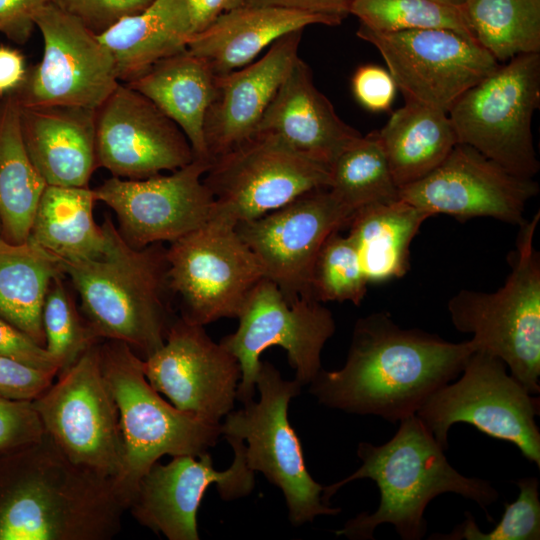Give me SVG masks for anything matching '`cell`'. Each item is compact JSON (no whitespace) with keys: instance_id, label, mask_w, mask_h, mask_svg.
Masks as SVG:
<instances>
[{"instance_id":"obj_1","label":"cell","mask_w":540,"mask_h":540,"mask_svg":"<svg viewBox=\"0 0 540 540\" xmlns=\"http://www.w3.org/2000/svg\"><path fill=\"white\" fill-rule=\"evenodd\" d=\"M475 351L471 339L449 342L372 313L357 320L344 366L321 369L309 392L328 408L396 423L456 379Z\"/></svg>"},{"instance_id":"obj_2","label":"cell","mask_w":540,"mask_h":540,"mask_svg":"<svg viewBox=\"0 0 540 540\" xmlns=\"http://www.w3.org/2000/svg\"><path fill=\"white\" fill-rule=\"evenodd\" d=\"M125 511L113 479L71 462L46 433L0 455V540H109Z\"/></svg>"},{"instance_id":"obj_3","label":"cell","mask_w":540,"mask_h":540,"mask_svg":"<svg viewBox=\"0 0 540 540\" xmlns=\"http://www.w3.org/2000/svg\"><path fill=\"white\" fill-rule=\"evenodd\" d=\"M357 456L362 465L348 477L323 487L322 500L330 504L342 486L368 478L379 488L380 503L373 513L362 512L349 519L335 531L337 536L374 539L375 529L388 523L403 540H420L427 531L425 509L440 494H459L485 511L499 497L490 482L466 477L453 468L417 415L401 420L395 435L382 445L360 442Z\"/></svg>"},{"instance_id":"obj_4","label":"cell","mask_w":540,"mask_h":540,"mask_svg":"<svg viewBox=\"0 0 540 540\" xmlns=\"http://www.w3.org/2000/svg\"><path fill=\"white\" fill-rule=\"evenodd\" d=\"M102 225L108 241L102 257L60 265L95 334L125 342L145 359L164 344L175 319L168 300L166 247L130 246L108 215Z\"/></svg>"},{"instance_id":"obj_5","label":"cell","mask_w":540,"mask_h":540,"mask_svg":"<svg viewBox=\"0 0 540 540\" xmlns=\"http://www.w3.org/2000/svg\"><path fill=\"white\" fill-rule=\"evenodd\" d=\"M99 356L119 412L123 456L114 483L128 510L140 480L162 456L198 457L216 444L221 429L161 398L145 377L143 359L127 343L103 340Z\"/></svg>"},{"instance_id":"obj_6","label":"cell","mask_w":540,"mask_h":540,"mask_svg":"<svg viewBox=\"0 0 540 540\" xmlns=\"http://www.w3.org/2000/svg\"><path fill=\"white\" fill-rule=\"evenodd\" d=\"M540 213L520 226L511 272L494 292L463 289L448 302L451 321L471 333L477 350L501 359L533 395L540 392V255L534 236Z\"/></svg>"},{"instance_id":"obj_7","label":"cell","mask_w":540,"mask_h":540,"mask_svg":"<svg viewBox=\"0 0 540 540\" xmlns=\"http://www.w3.org/2000/svg\"><path fill=\"white\" fill-rule=\"evenodd\" d=\"M256 387L259 400L230 411L220 423L221 435L247 442L248 467L280 488L292 525L312 522L320 515L338 514L340 508L323 502L324 486L307 470L300 440L289 422V403L300 394L302 385L295 379L285 380L273 364L263 361Z\"/></svg>"},{"instance_id":"obj_8","label":"cell","mask_w":540,"mask_h":540,"mask_svg":"<svg viewBox=\"0 0 540 540\" xmlns=\"http://www.w3.org/2000/svg\"><path fill=\"white\" fill-rule=\"evenodd\" d=\"M539 104L540 53L522 54L468 89L448 116L458 143L518 176L534 178L540 163L531 126Z\"/></svg>"},{"instance_id":"obj_9","label":"cell","mask_w":540,"mask_h":540,"mask_svg":"<svg viewBox=\"0 0 540 540\" xmlns=\"http://www.w3.org/2000/svg\"><path fill=\"white\" fill-rule=\"evenodd\" d=\"M461 377L436 391L416 415L445 450L448 432L456 423H467L480 432L515 445L540 467L539 397L508 374L496 356L477 350L468 359Z\"/></svg>"},{"instance_id":"obj_10","label":"cell","mask_w":540,"mask_h":540,"mask_svg":"<svg viewBox=\"0 0 540 540\" xmlns=\"http://www.w3.org/2000/svg\"><path fill=\"white\" fill-rule=\"evenodd\" d=\"M213 197L212 217L233 224L253 220L297 197L330 185V165L279 136L258 132L214 158L203 175Z\"/></svg>"},{"instance_id":"obj_11","label":"cell","mask_w":540,"mask_h":540,"mask_svg":"<svg viewBox=\"0 0 540 540\" xmlns=\"http://www.w3.org/2000/svg\"><path fill=\"white\" fill-rule=\"evenodd\" d=\"M168 279L179 295L181 318L206 325L238 318L256 285L265 278L259 260L235 224L210 218L166 248Z\"/></svg>"},{"instance_id":"obj_12","label":"cell","mask_w":540,"mask_h":540,"mask_svg":"<svg viewBox=\"0 0 540 540\" xmlns=\"http://www.w3.org/2000/svg\"><path fill=\"white\" fill-rule=\"evenodd\" d=\"M99 344L59 372L58 380L33 403L45 433L71 462L115 480L123 440L118 408L102 372Z\"/></svg>"},{"instance_id":"obj_13","label":"cell","mask_w":540,"mask_h":540,"mask_svg":"<svg viewBox=\"0 0 540 540\" xmlns=\"http://www.w3.org/2000/svg\"><path fill=\"white\" fill-rule=\"evenodd\" d=\"M235 332L223 337L220 344L239 362L241 378L236 400L252 401L261 354L272 346L287 352L295 370V380L307 385L321 367V352L335 332L332 313L311 298L289 301L269 279H262L249 295L238 316Z\"/></svg>"},{"instance_id":"obj_14","label":"cell","mask_w":540,"mask_h":540,"mask_svg":"<svg viewBox=\"0 0 540 540\" xmlns=\"http://www.w3.org/2000/svg\"><path fill=\"white\" fill-rule=\"evenodd\" d=\"M357 36L379 51L405 100L447 113L500 65L476 41L447 29L379 32L360 24Z\"/></svg>"},{"instance_id":"obj_15","label":"cell","mask_w":540,"mask_h":540,"mask_svg":"<svg viewBox=\"0 0 540 540\" xmlns=\"http://www.w3.org/2000/svg\"><path fill=\"white\" fill-rule=\"evenodd\" d=\"M34 22L42 35L43 54L14 93L20 105L97 110L121 83L109 50L79 19L52 2Z\"/></svg>"},{"instance_id":"obj_16","label":"cell","mask_w":540,"mask_h":540,"mask_svg":"<svg viewBox=\"0 0 540 540\" xmlns=\"http://www.w3.org/2000/svg\"><path fill=\"white\" fill-rule=\"evenodd\" d=\"M353 211L329 190L309 191L259 218L235 225L272 281L289 300L311 298L318 253L334 232L348 226Z\"/></svg>"},{"instance_id":"obj_17","label":"cell","mask_w":540,"mask_h":540,"mask_svg":"<svg viewBox=\"0 0 540 540\" xmlns=\"http://www.w3.org/2000/svg\"><path fill=\"white\" fill-rule=\"evenodd\" d=\"M210 162L195 158L170 174L145 179L111 177L93 189L111 208L117 230L134 248L172 242L205 224L213 197L203 182Z\"/></svg>"},{"instance_id":"obj_18","label":"cell","mask_w":540,"mask_h":540,"mask_svg":"<svg viewBox=\"0 0 540 540\" xmlns=\"http://www.w3.org/2000/svg\"><path fill=\"white\" fill-rule=\"evenodd\" d=\"M150 385L178 410L212 424L233 410L241 378L238 360L204 326L175 318L164 344L143 359Z\"/></svg>"},{"instance_id":"obj_19","label":"cell","mask_w":540,"mask_h":540,"mask_svg":"<svg viewBox=\"0 0 540 540\" xmlns=\"http://www.w3.org/2000/svg\"><path fill=\"white\" fill-rule=\"evenodd\" d=\"M539 192L534 178L518 176L471 146L457 143L425 177L399 189V199L430 216L460 221L492 217L521 225L528 201Z\"/></svg>"},{"instance_id":"obj_20","label":"cell","mask_w":540,"mask_h":540,"mask_svg":"<svg viewBox=\"0 0 540 540\" xmlns=\"http://www.w3.org/2000/svg\"><path fill=\"white\" fill-rule=\"evenodd\" d=\"M234 451L231 466L213 468L208 452L175 456L166 465H152L140 480L128 507L136 521L169 540H198L197 512L211 485L223 500L249 495L254 489V471L246 462L244 441L227 438Z\"/></svg>"},{"instance_id":"obj_21","label":"cell","mask_w":540,"mask_h":540,"mask_svg":"<svg viewBox=\"0 0 540 540\" xmlns=\"http://www.w3.org/2000/svg\"><path fill=\"white\" fill-rule=\"evenodd\" d=\"M96 149L98 167L122 179L173 172L195 159L180 127L124 83L96 110Z\"/></svg>"},{"instance_id":"obj_22","label":"cell","mask_w":540,"mask_h":540,"mask_svg":"<svg viewBox=\"0 0 540 540\" xmlns=\"http://www.w3.org/2000/svg\"><path fill=\"white\" fill-rule=\"evenodd\" d=\"M302 31L274 41L259 60L216 76V92L204 122L209 161L247 141L298 56Z\"/></svg>"},{"instance_id":"obj_23","label":"cell","mask_w":540,"mask_h":540,"mask_svg":"<svg viewBox=\"0 0 540 540\" xmlns=\"http://www.w3.org/2000/svg\"><path fill=\"white\" fill-rule=\"evenodd\" d=\"M258 132L273 133L294 149L329 165L361 136L315 87L311 69L300 57L265 110Z\"/></svg>"},{"instance_id":"obj_24","label":"cell","mask_w":540,"mask_h":540,"mask_svg":"<svg viewBox=\"0 0 540 540\" xmlns=\"http://www.w3.org/2000/svg\"><path fill=\"white\" fill-rule=\"evenodd\" d=\"M21 125L28 154L47 185L88 187L98 168L96 110L21 106Z\"/></svg>"},{"instance_id":"obj_25","label":"cell","mask_w":540,"mask_h":540,"mask_svg":"<svg viewBox=\"0 0 540 540\" xmlns=\"http://www.w3.org/2000/svg\"><path fill=\"white\" fill-rule=\"evenodd\" d=\"M341 19L303 11L241 6L220 15L193 35L186 50L205 61L215 76L242 68L285 34L313 24L339 25Z\"/></svg>"},{"instance_id":"obj_26","label":"cell","mask_w":540,"mask_h":540,"mask_svg":"<svg viewBox=\"0 0 540 540\" xmlns=\"http://www.w3.org/2000/svg\"><path fill=\"white\" fill-rule=\"evenodd\" d=\"M124 84L148 98L180 127L195 158L210 162L204 122L215 96L216 76L205 61L185 50L159 60Z\"/></svg>"},{"instance_id":"obj_27","label":"cell","mask_w":540,"mask_h":540,"mask_svg":"<svg viewBox=\"0 0 540 540\" xmlns=\"http://www.w3.org/2000/svg\"><path fill=\"white\" fill-rule=\"evenodd\" d=\"M111 53L118 78L127 83L161 59L183 52L191 37L187 0H154L97 35Z\"/></svg>"},{"instance_id":"obj_28","label":"cell","mask_w":540,"mask_h":540,"mask_svg":"<svg viewBox=\"0 0 540 540\" xmlns=\"http://www.w3.org/2000/svg\"><path fill=\"white\" fill-rule=\"evenodd\" d=\"M96 196L88 187L47 185L39 200L27 241L59 262L102 257L107 249L103 225L94 218Z\"/></svg>"},{"instance_id":"obj_29","label":"cell","mask_w":540,"mask_h":540,"mask_svg":"<svg viewBox=\"0 0 540 540\" xmlns=\"http://www.w3.org/2000/svg\"><path fill=\"white\" fill-rule=\"evenodd\" d=\"M429 217L401 199L367 205L353 213L347 236L368 283L401 278L409 271L411 243Z\"/></svg>"},{"instance_id":"obj_30","label":"cell","mask_w":540,"mask_h":540,"mask_svg":"<svg viewBox=\"0 0 540 540\" xmlns=\"http://www.w3.org/2000/svg\"><path fill=\"white\" fill-rule=\"evenodd\" d=\"M377 133L399 189L433 171L458 143L447 112L407 100Z\"/></svg>"},{"instance_id":"obj_31","label":"cell","mask_w":540,"mask_h":540,"mask_svg":"<svg viewBox=\"0 0 540 540\" xmlns=\"http://www.w3.org/2000/svg\"><path fill=\"white\" fill-rule=\"evenodd\" d=\"M47 186L34 166L22 133L21 105L14 94L0 98V236L13 244L27 241Z\"/></svg>"},{"instance_id":"obj_32","label":"cell","mask_w":540,"mask_h":540,"mask_svg":"<svg viewBox=\"0 0 540 540\" xmlns=\"http://www.w3.org/2000/svg\"><path fill=\"white\" fill-rule=\"evenodd\" d=\"M64 275L60 262L26 241L0 236V317L45 347L42 309L51 281Z\"/></svg>"},{"instance_id":"obj_33","label":"cell","mask_w":540,"mask_h":540,"mask_svg":"<svg viewBox=\"0 0 540 540\" xmlns=\"http://www.w3.org/2000/svg\"><path fill=\"white\" fill-rule=\"evenodd\" d=\"M461 7L476 42L500 64L540 53V0H465Z\"/></svg>"},{"instance_id":"obj_34","label":"cell","mask_w":540,"mask_h":540,"mask_svg":"<svg viewBox=\"0 0 540 540\" xmlns=\"http://www.w3.org/2000/svg\"><path fill=\"white\" fill-rule=\"evenodd\" d=\"M329 190L346 207L357 209L399 199L377 131L351 142L330 165Z\"/></svg>"},{"instance_id":"obj_35","label":"cell","mask_w":540,"mask_h":540,"mask_svg":"<svg viewBox=\"0 0 540 540\" xmlns=\"http://www.w3.org/2000/svg\"><path fill=\"white\" fill-rule=\"evenodd\" d=\"M349 14L374 31L447 29L476 41L462 7L435 0H352Z\"/></svg>"},{"instance_id":"obj_36","label":"cell","mask_w":540,"mask_h":540,"mask_svg":"<svg viewBox=\"0 0 540 540\" xmlns=\"http://www.w3.org/2000/svg\"><path fill=\"white\" fill-rule=\"evenodd\" d=\"M56 276L48 288L42 325L45 348L59 365V372L73 365L88 349L101 340L93 331L64 283Z\"/></svg>"},{"instance_id":"obj_37","label":"cell","mask_w":540,"mask_h":540,"mask_svg":"<svg viewBox=\"0 0 540 540\" xmlns=\"http://www.w3.org/2000/svg\"><path fill=\"white\" fill-rule=\"evenodd\" d=\"M368 281L357 250L348 236L332 233L315 260L311 277V297L318 302L349 301L360 305Z\"/></svg>"},{"instance_id":"obj_38","label":"cell","mask_w":540,"mask_h":540,"mask_svg":"<svg viewBox=\"0 0 540 540\" xmlns=\"http://www.w3.org/2000/svg\"><path fill=\"white\" fill-rule=\"evenodd\" d=\"M519 494L514 502L506 503L497 525L489 532L481 531L473 516L466 512L464 521L450 533L433 534L438 540H539L540 499L539 481L535 477L517 480Z\"/></svg>"},{"instance_id":"obj_39","label":"cell","mask_w":540,"mask_h":540,"mask_svg":"<svg viewBox=\"0 0 540 540\" xmlns=\"http://www.w3.org/2000/svg\"><path fill=\"white\" fill-rule=\"evenodd\" d=\"M44 434L33 401L0 397V455L33 444Z\"/></svg>"},{"instance_id":"obj_40","label":"cell","mask_w":540,"mask_h":540,"mask_svg":"<svg viewBox=\"0 0 540 540\" xmlns=\"http://www.w3.org/2000/svg\"><path fill=\"white\" fill-rule=\"evenodd\" d=\"M154 0H52L63 11L79 19L100 35L122 19L147 8Z\"/></svg>"},{"instance_id":"obj_41","label":"cell","mask_w":540,"mask_h":540,"mask_svg":"<svg viewBox=\"0 0 540 540\" xmlns=\"http://www.w3.org/2000/svg\"><path fill=\"white\" fill-rule=\"evenodd\" d=\"M351 87L358 103L372 112L389 110L397 89L388 69L374 64L359 66L352 76Z\"/></svg>"},{"instance_id":"obj_42","label":"cell","mask_w":540,"mask_h":540,"mask_svg":"<svg viewBox=\"0 0 540 540\" xmlns=\"http://www.w3.org/2000/svg\"><path fill=\"white\" fill-rule=\"evenodd\" d=\"M56 375L0 357V397L33 401L53 383Z\"/></svg>"},{"instance_id":"obj_43","label":"cell","mask_w":540,"mask_h":540,"mask_svg":"<svg viewBox=\"0 0 540 540\" xmlns=\"http://www.w3.org/2000/svg\"><path fill=\"white\" fill-rule=\"evenodd\" d=\"M0 357L55 374L59 365L44 346L0 317Z\"/></svg>"},{"instance_id":"obj_44","label":"cell","mask_w":540,"mask_h":540,"mask_svg":"<svg viewBox=\"0 0 540 540\" xmlns=\"http://www.w3.org/2000/svg\"><path fill=\"white\" fill-rule=\"evenodd\" d=\"M52 0H0V34L17 44L26 43L36 14Z\"/></svg>"},{"instance_id":"obj_45","label":"cell","mask_w":540,"mask_h":540,"mask_svg":"<svg viewBox=\"0 0 540 540\" xmlns=\"http://www.w3.org/2000/svg\"><path fill=\"white\" fill-rule=\"evenodd\" d=\"M352 0H245L244 6L279 7L313 14L336 17L341 20L349 14Z\"/></svg>"},{"instance_id":"obj_46","label":"cell","mask_w":540,"mask_h":540,"mask_svg":"<svg viewBox=\"0 0 540 540\" xmlns=\"http://www.w3.org/2000/svg\"><path fill=\"white\" fill-rule=\"evenodd\" d=\"M27 70L19 50L0 45V98L14 94L21 87Z\"/></svg>"},{"instance_id":"obj_47","label":"cell","mask_w":540,"mask_h":540,"mask_svg":"<svg viewBox=\"0 0 540 540\" xmlns=\"http://www.w3.org/2000/svg\"><path fill=\"white\" fill-rule=\"evenodd\" d=\"M244 1L245 0H187L191 37L210 26L223 13L244 6Z\"/></svg>"},{"instance_id":"obj_48","label":"cell","mask_w":540,"mask_h":540,"mask_svg":"<svg viewBox=\"0 0 540 540\" xmlns=\"http://www.w3.org/2000/svg\"><path fill=\"white\" fill-rule=\"evenodd\" d=\"M453 6H462L465 0H435Z\"/></svg>"},{"instance_id":"obj_49","label":"cell","mask_w":540,"mask_h":540,"mask_svg":"<svg viewBox=\"0 0 540 540\" xmlns=\"http://www.w3.org/2000/svg\"><path fill=\"white\" fill-rule=\"evenodd\" d=\"M0 234H1V223H0Z\"/></svg>"}]
</instances>
